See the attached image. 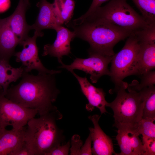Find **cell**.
I'll return each mask as SVG.
<instances>
[{"mask_svg": "<svg viewBox=\"0 0 155 155\" xmlns=\"http://www.w3.org/2000/svg\"><path fill=\"white\" fill-rule=\"evenodd\" d=\"M56 74L38 73L37 75L24 71L20 82L12 85L5 96L26 108L36 111L40 116L57 108L53 104L60 93Z\"/></svg>", "mask_w": 155, "mask_h": 155, "instance_id": "6da1fadb", "label": "cell"}, {"mask_svg": "<svg viewBox=\"0 0 155 155\" xmlns=\"http://www.w3.org/2000/svg\"><path fill=\"white\" fill-rule=\"evenodd\" d=\"M67 25L73 29L75 37L89 43V55L113 56L115 46L132 32L101 20L85 19L77 24L69 22Z\"/></svg>", "mask_w": 155, "mask_h": 155, "instance_id": "7a4b0ae2", "label": "cell"}, {"mask_svg": "<svg viewBox=\"0 0 155 155\" xmlns=\"http://www.w3.org/2000/svg\"><path fill=\"white\" fill-rule=\"evenodd\" d=\"M62 117L57 108L28 121L24 141L33 155H46L53 148L63 144L64 139L63 131L56 123V121Z\"/></svg>", "mask_w": 155, "mask_h": 155, "instance_id": "3957f363", "label": "cell"}, {"mask_svg": "<svg viewBox=\"0 0 155 155\" xmlns=\"http://www.w3.org/2000/svg\"><path fill=\"white\" fill-rule=\"evenodd\" d=\"M128 85L123 86L116 91V97L112 102L108 103L107 107H110L113 112V126L118 130L137 132L142 118L144 104L138 92L132 90L126 91Z\"/></svg>", "mask_w": 155, "mask_h": 155, "instance_id": "277c9868", "label": "cell"}, {"mask_svg": "<svg viewBox=\"0 0 155 155\" xmlns=\"http://www.w3.org/2000/svg\"><path fill=\"white\" fill-rule=\"evenodd\" d=\"M127 1L111 0L104 6L98 8L85 20H104L131 32L143 29L150 25Z\"/></svg>", "mask_w": 155, "mask_h": 155, "instance_id": "5b68a950", "label": "cell"}, {"mask_svg": "<svg viewBox=\"0 0 155 155\" xmlns=\"http://www.w3.org/2000/svg\"><path fill=\"white\" fill-rule=\"evenodd\" d=\"M128 38L123 47L115 54L111 61L109 76L115 85V92L120 87L128 84L123 80L132 75L142 45L138 31L132 32Z\"/></svg>", "mask_w": 155, "mask_h": 155, "instance_id": "8992f818", "label": "cell"}, {"mask_svg": "<svg viewBox=\"0 0 155 155\" xmlns=\"http://www.w3.org/2000/svg\"><path fill=\"white\" fill-rule=\"evenodd\" d=\"M37 114L36 111L9 100L2 91L0 93V129H5L8 126L14 129H21Z\"/></svg>", "mask_w": 155, "mask_h": 155, "instance_id": "52a82bcc", "label": "cell"}, {"mask_svg": "<svg viewBox=\"0 0 155 155\" xmlns=\"http://www.w3.org/2000/svg\"><path fill=\"white\" fill-rule=\"evenodd\" d=\"M43 35V33L35 31L34 36H28L22 41L20 45L23 46L21 51L15 53L16 61L21 62L24 71L27 73L36 70L39 73L57 74L61 72V70H49L43 65L38 56V50L36 44V39Z\"/></svg>", "mask_w": 155, "mask_h": 155, "instance_id": "ba28073f", "label": "cell"}, {"mask_svg": "<svg viewBox=\"0 0 155 155\" xmlns=\"http://www.w3.org/2000/svg\"><path fill=\"white\" fill-rule=\"evenodd\" d=\"M112 57L93 54L89 55L87 58H76L69 65H66L62 62L58 68L65 69L71 73L75 69L83 71L89 74L91 82L95 83L102 76L109 75L108 66Z\"/></svg>", "mask_w": 155, "mask_h": 155, "instance_id": "9c48e42d", "label": "cell"}, {"mask_svg": "<svg viewBox=\"0 0 155 155\" xmlns=\"http://www.w3.org/2000/svg\"><path fill=\"white\" fill-rule=\"evenodd\" d=\"M56 31L57 34L55 40L52 44L44 45L42 55L56 57L61 64L63 57L68 55L71 53L70 43L75 37V34L73 31H71L62 26H59Z\"/></svg>", "mask_w": 155, "mask_h": 155, "instance_id": "30bf717a", "label": "cell"}, {"mask_svg": "<svg viewBox=\"0 0 155 155\" xmlns=\"http://www.w3.org/2000/svg\"><path fill=\"white\" fill-rule=\"evenodd\" d=\"M71 73L77 79L82 92L88 101V103L86 106V110L91 112L96 107L99 110L101 115L107 113L106 107H107L108 102L105 99V93L103 90L92 85L89 82L86 76H80L74 71Z\"/></svg>", "mask_w": 155, "mask_h": 155, "instance_id": "8fae6325", "label": "cell"}, {"mask_svg": "<svg viewBox=\"0 0 155 155\" xmlns=\"http://www.w3.org/2000/svg\"><path fill=\"white\" fill-rule=\"evenodd\" d=\"M100 117L101 115L96 114L88 117L94 125V127H90L89 129V134L93 144L92 149V154L116 155L111 139L105 134L99 125V121Z\"/></svg>", "mask_w": 155, "mask_h": 155, "instance_id": "7c38bea8", "label": "cell"}, {"mask_svg": "<svg viewBox=\"0 0 155 155\" xmlns=\"http://www.w3.org/2000/svg\"><path fill=\"white\" fill-rule=\"evenodd\" d=\"M28 5V0H20L13 13L5 18L12 30L20 40V43L28 37L29 32L32 30L31 25L27 23L25 18Z\"/></svg>", "mask_w": 155, "mask_h": 155, "instance_id": "4fadbf2b", "label": "cell"}, {"mask_svg": "<svg viewBox=\"0 0 155 155\" xmlns=\"http://www.w3.org/2000/svg\"><path fill=\"white\" fill-rule=\"evenodd\" d=\"M117 133L116 139L121 152L116 155H144L142 143L136 132L118 130Z\"/></svg>", "mask_w": 155, "mask_h": 155, "instance_id": "5bb4252c", "label": "cell"}, {"mask_svg": "<svg viewBox=\"0 0 155 155\" xmlns=\"http://www.w3.org/2000/svg\"><path fill=\"white\" fill-rule=\"evenodd\" d=\"M39 12L35 23L31 25L32 30L41 32L44 29H51L55 31L61 25L58 22L54 11L53 3L46 0H40L37 3Z\"/></svg>", "mask_w": 155, "mask_h": 155, "instance_id": "9a60e30c", "label": "cell"}, {"mask_svg": "<svg viewBox=\"0 0 155 155\" xmlns=\"http://www.w3.org/2000/svg\"><path fill=\"white\" fill-rule=\"evenodd\" d=\"M20 42L5 18H0V60L9 61L10 58L14 55L16 47Z\"/></svg>", "mask_w": 155, "mask_h": 155, "instance_id": "2e32d148", "label": "cell"}, {"mask_svg": "<svg viewBox=\"0 0 155 155\" xmlns=\"http://www.w3.org/2000/svg\"><path fill=\"white\" fill-rule=\"evenodd\" d=\"M142 42L132 75L141 76L155 68V43Z\"/></svg>", "mask_w": 155, "mask_h": 155, "instance_id": "e0dca14e", "label": "cell"}, {"mask_svg": "<svg viewBox=\"0 0 155 155\" xmlns=\"http://www.w3.org/2000/svg\"><path fill=\"white\" fill-rule=\"evenodd\" d=\"M26 128L0 129V155H10L24 141Z\"/></svg>", "mask_w": 155, "mask_h": 155, "instance_id": "ac0fdd59", "label": "cell"}, {"mask_svg": "<svg viewBox=\"0 0 155 155\" xmlns=\"http://www.w3.org/2000/svg\"><path fill=\"white\" fill-rule=\"evenodd\" d=\"M24 71L22 66L19 68H14L9 64V61L0 60V86L2 87L1 91L4 95L9 84L22 77Z\"/></svg>", "mask_w": 155, "mask_h": 155, "instance_id": "d6986e66", "label": "cell"}, {"mask_svg": "<svg viewBox=\"0 0 155 155\" xmlns=\"http://www.w3.org/2000/svg\"><path fill=\"white\" fill-rule=\"evenodd\" d=\"M53 4L54 12L60 24H67L73 15L75 5L73 0H54Z\"/></svg>", "mask_w": 155, "mask_h": 155, "instance_id": "ffe728a7", "label": "cell"}, {"mask_svg": "<svg viewBox=\"0 0 155 155\" xmlns=\"http://www.w3.org/2000/svg\"><path fill=\"white\" fill-rule=\"evenodd\" d=\"M144 104L143 119H155V87H146L138 92Z\"/></svg>", "mask_w": 155, "mask_h": 155, "instance_id": "44dd1931", "label": "cell"}, {"mask_svg": "<svg viewBox=\"0 0 155 155\" xmlns=\"http://www.w3.org/2000/svg\"><path fill=\"white\" fill-rule=\"evenodd\" d=\"M149 24L155 23V0H132Z\"/></svg>", "mask_w": 155, "mask_h": 155, "instance_id": "7402d4cb", "label": "cell"}, {"mask_svg": "<svg viewBox=\"0 0 155 155\" xmlns=\"http://www.w3.org/2000/svg\"><path fill=\"white\" fill-rule=\"evenodd\" d=\"M141 79L140 83L134 80L132 83L128 84V90H132L139 92L142 89L155 84V72L151 71L141 75Z\"/></svg>", "mask_w": 155, "mask_h": 155, "instance_id": "603a6c76", "label": "cell"}, {"mask_svg": "<svg viewBox=\"0 0 155 155\" xmlns=\"http://www.w3.org/2000/svg\"><path fill=\"white\" fill-rule=\"evenodd\" d=\"M155 119L142 118L137 129V131L142 137L155 138Z\"/></svg>", "mask_w": 155, "mask_h": 155, "instance_id": "cb8c5ba5", "label": "cell"}, {"mask_svg": "<svg viewBox=\"0 0 155 155\" xmlns=\"http://www.w3.org/2000/svg\"><path fill=\"white\" fill-rule=\"evenodd\" d=\"M144 155H155V138L142 137Z\"/></svg>", "mask_w": 155, "mask_h": 155, "instance_id": "d4e9b609", "label": "cell"}, {"mask_svg": "<svg viewBox=\"0 0 155 155\" xmlns=\"http://www.w3.org/2000/svg\"><path fill=\"white\" fill-rule=\"evenodd\" d=\"M71 143L68 141L65 144H59L53 148L46 155H67L69 154Z\"/></svg>", "mask_w": 155, "mask_h": 155, "instance_id": "484cf974", "label": "cell"}, {"mask_svg": "<svg viewBox=\"0 0 155 155\" xmlns=\"http://www.w3.org/2000/svg\"><path fill=\"white\" fill-rule=\"evenodd\" d=\"M70 148L71 155H80L82 146V142L78 135L74 136L72 138Z\"/></svg>", "mask_w": 155, "mask_h": 155, "instance_id": "4316f807", "label": "cell"}, {"mask_svg": "<svg viewBox=\"0 0 155 155\" xmlns=\"http://www.w3.org/2000/svg\"><path fill=\"white\" fill-rule=\"evenodd\" d=\"M10 155H33L28 145L24 141Z\"/></svg>", "mask_w": 155, "mask_h": 155, "instance_id": "83f0119b", "label": "cell"}, {"mask_svg": "<svg viewBox=\"0 0 155 155\" xmlns=\"http://www.w3.org/2000/svg\"><path fill=\"white\" fill-rule=\"evenodd\" d=\"M92 140L90 134L86 139L84 144L81 149L80 155H92L91 144Z\"/></svg>", "mask_w": 155, "mask_h": 155, "instance_id": "f1b7e54d", "label": "cell"}, {"mask_svg": "<svg viewBox=\"0 0 155 155\" xmlns=\"http://www.w3.org/2000/svg\"><path fill=\"white\" fill-rule=\"evenodd\" d=\"M109 0H93L92 4L87 11L85 13L86 16H88L93 12L96 9L100 6L103 3Z\"/></svg>", "mask_w": 155, "mask_h": 155, "instance_id": "f546056e", "label": "cell"}, {"mask_svg": "<svg viewBox=\"0 0 155 155\" xmlns=\"http://www.w3.org/2000/svg\"><path fill=\"white\" fill-rule=\"evenodd\" d=\"M10 0H0V13L7 10L10 6Z\"/></svg>", "mask_w": 155, "mask_h": 155, "instance_id": "4dcf8cb0", "label": "cell"}, {"mask_svg": "<svg viewBox=\"0 0 155 155\" xmlns=\"http://www.w3.org/2000/svg\"><path fill=\"white\" fill-rule=\"evenodd\" d=\"M2 88V87L1 86H0V90Z\"/></svg>", "mask_w": 155, "mask_h": 155, "instance_id": "1f68e13d", "label": "cell"}, {"mask_svg": "<svg viewBox=\"0 0 155 155\" xmlns=\"http://www.w3.org/2000/svg\"></svg>", "mask_w": 155, "mask_h": 155, "instance_id": "d6a6232c", "label": "cell"}]
</instances>
